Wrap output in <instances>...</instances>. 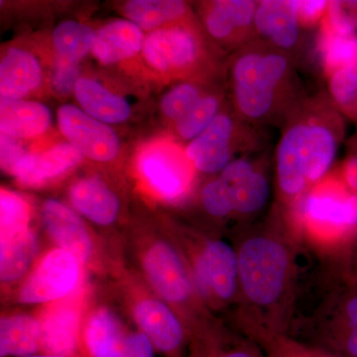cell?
<instances>
[{
	"instance_id": "cell-41",
	"label": "cell",
	"mask_w": 357,
	"mask_h": 357,
	"mask_svg": "<svg viewBox=\"0 0 357 357\" xmlns=\"http://www.w3.org/2000/svg\"><path fill=\"white\" fill-rule=\"evenodd\" d=\"M1 168L6 173H13L21 159L29 151L23 148L21 140L1 133Z\"/></svg>"
},
{
	"instance_id": "cell-29",
	"label": "cell",
	"mask_w": 357,
	"mask_h": 357,
	"mask_svg": "<svg viewBox=\"0 0 357 357\" xmlns=\"http://www.w3.org/2000/svg\"><path fill=\"white\" fill-rule=\"evenodd\" d=\"M96 30L76 20L59 23L52 32V46L55 59L79 64L93 51Z\"/></svg>"
},
{
	"instance_id": "cell-1",
	"label": "cell",
	"mask_w": 357,
	"mask_h": 357,
	"mask_svg": "<svg viewBox=\"0 0 357 357\" xmlns=\"http://www.w3.org/2000/svg\"><path fill=\"white\" fill-rule=\"evenodd\" d=\"M243 234L237 244L238 319L251 340L289 333L297 298V241L285 220Z\"/></svg>"
},
{
	"instance_id": "cell-44",
	"label": "cell",
	"mask_w": 357,
	"mask_h": 357,
	"mask_svg": "<svg viewBox=\"0 0 357 357\" xmlns=\"http://www.w3.org/2000/svg\"><path fill=\"white\" fill-rule=\"evenodd\" d=\"M25 357H65L59 356H51V354H35V356H25Z\"/></svg>"
},
{
	"instance_id": "cell-28",
	"label": "cell",
	"mask_w": 357,
	"mask_h": 357,
	"mask_svg": "<svg viewBox=\"0 0 357 357\" xmlns=\"http://www.w3.org/2000/svg\"><path fill=\"white\" fill-rule=\"evenodd\" d=\"M36 237L30 229L0 236V278L9 283L25 274L36 253Z\"/></svg>"
},
{
	"instance_id": "cell-12",
	"label": "cell",
	"mask_w": 357,
	"mask_h": 357,
	"mask_svg": "<svg viewBox=\"0 0 357 357\" xmlns=\"http://www.w3.org/2000/svg\"><path fill=\"white\" fill-rule=\"evenodd\" d=\"M79 262L62 248L46 255L20 289V300L25 304L51 302L65 297L77 286Z\"/></svg>"
},
{
	"instance_id": "cell-11",
	"label": "cell",
	"mask_w": 357,
	"mask_h": 357,
	"mask_svg": "<svg viewBox=\"0 0 357 357\" xmlns=\"http://www.w3.org/2000/svg\"><path fill=\"white\" fill-rule=\"evenodd\" d=\"M138 167L147 185L168 202L180 201L189 194L196 171L185 148L173 142L148 148L139 157Z\"/></svg>"
},
{
	"instance_id": "cell-33",
	"label": "cell",
	"mask_w": 357,
	"mask_h": 357,
	"mask_svg": "<svg viewBox=\"0 0 357 357\" xmlns=\"http://www.w3.org/2000/svg\"><path fill=\"white\" fill-rule=\"evenodd\" d=\"M328 96L340 112L357 119V60L326 77Z\"/></svg>"
},
{
	"instance_id": "cell-43",
	"label": "cell",
	"mask_w": 357,
	"mask_h": 357,
	"mask_svg": "<svg viewBox=\"0 0 357 357\" xmlns=\"http://www.w3.org/2000/svg\"><path fill=\"white\" fill-rule=\"evenodd\" d=\"M351 271L352 277H354V281H356L357 285V249L356 255H354V261H352V264L351 266Z\"/></svg>"
},
{
	"instance_id": "cell-35",
	"label": "cell",
	"mask_w": 357,
	"mask_h": 357,
	"mask_svg": "<svg viewBox=\"0 0 357 357\" xmlns=\"http://www.w3.org/2000/svg\"><path fill=\"white\" fill-rule=\"evenodd\" d=\"M319 30L337 36H357V1H330Z\"/></svg>"
},
{
	"instance_id": "cell-15",
	"label": "cell",
	"mask_w": 357,
	"mask_h": 357,
	"mask_svg": "<svg viewBox=\"0 0 357 357\" xmlns=\"http://www.w3.org/2000/svg\"><path fill=\"white\" fill-rule=\"evenodd\" d=\"M84 156L70 143L61 142L39 152H28L11 173L18 184L38 188L62 177L83 162Z\"/></svg>"
},
{
	"instance_id": "cell-17",
	"label": "cell",
	"mask_w": 357,
	"mask_h": 357,
	"mask_svg": "<svg viewBox=\"0 0 357 357\" xmlns=\"http://www.w3.org/2000/svg\"><path fill=\"white\" fill-rule=\"evenodd\" d=\"M301 29L296 1L262 0L255 13V30L258 39L279 50L291 52L299 46Z\"/></svg>"
},
{
	"instance_id": "cell-10",
	"label": "cell",
	"mask_w": 357,
	"mask_h": 357,
	"mask_svg": "<svg viewBox=\"0 0 357 357\" xmlns=\"http://www.w3.org/2000/svg\"><path fill=\"white\" fill-rule=\"evenodd\" d=\"M59 131L66 142L83 155L84 158L96 163H112L119 158L122 143L119 134L109 124L93 119L81 107L73 103L59 107Z\"/></svg>"
},
{
	"instance_id": "cell-42",
	"label": "cell",
	"mask_w": 357,
	"mask_h": 357,
	"mask_svg": "<svg viewBox=\"0 0 357 357\" xmlns=\"http://www.w3.org/2000/svg\"><path fill=\"white\" fill-rule=\"evenodd\" d=\"M337 172L345 187L357 194V153L349 155Z\"/></svg>"
},
{
	"instance_id": "cell-39",
	"label": "cell",
	"mask_w": 357,
	"mask_h": 357,
	"mask_svg": "<svg viewBox=\"0 0 357 357\" xmlns=\"http://www.w3.org/2000/svg\"><path fill=\"white\" fill-rule=\"evenodd\" d=\"M81 77V68L77 63L57 60L54 62L50 75V86L59 98L74 95L75 86Z\"/></svg>"
},
{
	"instance_id": "cell-32",
	"label": "cell",
	"mask_w": 357,
	"mask_h": 357,
	"mask_svg": "<svg viewBox=\"0 0 357 357\" xmlns=\"http://www.w3.org/2000/svg\"><path fill=\"white\" fill-rule=\"evenodd\" d=\"M324 77L357 60V36L344 37L319 31L317 41Z\"/></svg>"
},
{
	"instance_id": "cell-13",
	"label": "cell",
	"mask_w": 357,
	"mask_h": 357,
	"mask_svg": "<svg viewBox=\"0 0 357 357\" xmlns=\"http://www.w3.org/2000/svg\"><path fill=\"white\" fill-rule=\"evenodd\" d=\"M218 178L229 190L234 215L250 218L266 206L270 195L269 180L259 162L243 155L225 167Z\"/></svg>"
},
{
	"instance_id": "cell-36",
	"label": "cell",
	"mask_w": 357,
	"mask_h": 357,
	"mask_svg": "<svg viewBox=\"0 0 357 357\" xmlns=\"http://www.w3.org/2000/svg\"><path fill=\"white\" fill-rule=\"evenodd\" d=\"M190 357H266L255 340L243 337L230 338L223 344H197Z\"/></svg>"
},
{
	"instance_id": "cell-3",
	"label": "cell",
	"mask_w": 357,
	"mask_h": 357,
	"mask_svg": "<svg viewBox=\"0 0 357 357\" xmlns=\"http://www.w3.org/2000/svg\"><path fill=\"white\" fill-rule=\"evenodd\" d=\"M227 76L232 109L257 128H283L307 98L293 56L260 39L231 54Z\"/></svg>"
},
{
	"instance_id": "cell-40",
	"label": "cell",
	"mask_w": 357,
	"mask_h": 357,
	"mask_svg": "<svg viewBox=\"0 0 357 357\" xmlns=\"http://www.w3.org/2000/svg\"><path fill=\"white\" fill-rule=\"evenodd\" d=\"M328 2L321 0H296L298 17L303 29H312L321 25L325 17Z\"/></svg>"
},
{
	"instance_id": "cell-14",
	"label": "cell",
	"mask_w": 357,
	"mask_h": 357,
	"mask_svg": "<svg viewBox=\"0 0 357 357\" xmlns=\"http://www.w3.org/2000/svg\"><path fill=\"white\" fill-rule=\"evenodd\" d=\"M144 269L162 298L176 305L191 299L192 281L177 251L165 243H157L147 251Z\"/></svg>"
},
{
	"instance_id": "cell-30",
	"label": "cell",
	"mask_w": 357,
	"mask_h": 357,
	"mask_svg": "<svg viewBox=\"0 0 357 357\" xmlns=\"http://www.w3.org/2000/svg\"><path fill=\"white\" fill-rule=\"evenodd\" d=\"M225 109V95L222 91L211 89L204 96L198 105L172 126L178 139L191 142L204 132Z\"/></svg>"
},
{
	"instance_id": "cell-20",
	"label": "cell",
	"mask_w": 357,
	"mask_h": 357,
	"mask_svg": "<svg viewBox=\"0 0 357 357\" xmlns=\"http://www.w3.org/2000/svg\"><path fill=\"white\" fill-rule=\"evenodd\" d=\"M146 33L126 18L109 21L96 30L91 55L102 66H114L141 55Z\"/></svg>"
},
{
	"instance_id": "cell-6",
	"label": "cell",
	"mask_w": 357,
	"mask_h": 357,
	"mask_svg": "<svg viewBox=\"0 0 357 357\" xmlns=\"http://www.w3.org/2000/svg\"><path fill=\"white\" fill-rule=\"evenodd\" d=\"M316 307L289 335L337 357H357V285L351 268L328 279Z\"/></svg>"
},
{
	"instance_id": "cell-23",
	"label": "cell",
	"mask_w": 357,
	"mask_h": 357,
	"mask_svg": "<svg viewBox=\"0 0 357 357\" xmlns=\"http://www.w3.org/2000/svg\"><path fill=\"white\" fill-rule=\"evenodd\" d=\"M79 314L76 306L61 305L50 310L41 324V351L65 357H86L79 335Z\"/></svg>"
},
{
	"instance_id": "cell-27",
	"label": "cell",
	"mask_w": 357,
	"mask_h": 357,
	"mask_svg": "<svg viewBox=\"0 0 357 357\" xmlns=\"http://www.w3.org/2000/svg\"><path fill=\"white\" fill-rule=\"evenodd\" d=\"M41 325L31 317H6L0 323V356L25 357L41 351Z\"/></svg>"
},
{
	"instance_id": "cell-34",
	"label": "cell",
	"mask_w": 357,
	"mask_h": 357,
	"mask_svg": "<svg viewBox=\"0 0 357 357\" xmlns=\"http://www.w3.org/2000/svg\"><path fill=\"white\" fill-rule=\"evenodd\" d=\"M255 342L266 357H337L288 333L262 335Z\"/></svg>"
},
{
	"instance_id": "cell-37",
	"label": "cell",
	"mask_w": 357,
	"mask_h": 357,
	"mask_svg": "<svg viewBox=\"0 0 357 357\" xmlns=\"http://www.w3.org/2000/svg\"><path fill=\"white\" fill-rule=\"evenodd\" d=\"M1 236L29 229V204L18 195L1 190L0 196Z\"/></svg>"
},
{
	"instance_id": "cell-25",
	"label": "cell",
	"mask_w": 357,
	"mask_h": 357,
	"mask_svg": "<svg viewBox=\"0 0 357 357\" xmlns=\"http://www.w3.org/2000/svg\"><path fill=\"white\" fill-rule=\"evenodd\" d=\"M121 13L145 33L195 18L191 6L178 0H130L122 6Z\"/></svg>"
},
{
	"instance_id": "cell-2",
	"label": "cell",
	"mask_w": 357,
	"mask_h": 357,
	"mask_svg": "<svg viewBox=\"0 0 357 357\" xmlns=\"http://www.w3.org/2000/svg\"><path fill=\"white\" fill-rule=\"evenodd\" d=\"M344 132L340 110L326 93L307 98L294 110L275 152L283 217L291 215L307 191L331 172Z\"/></svg>"
},
{
	"instance_id": "cell-5",
	"label": "cell",
	"mask_w": 357,
	"mask_h": 357,
	"mask_svg": "<svg viewBox=\"0 0 357 357\" xmlns=\"http://www.w3.org/2000/svg\"><path fill=\"white\" fill-rule=\"evenodd\" d=\"M215 49L195 17L147 33L141 57L166 81L213 84L220 70Z\"/></svg>"
},
{
	"instance_id": "cell-19",
	"label": "cell",
	"mask_w": 357,
	"mask_h": 357,
	"mask_svg": "<svg viewBox=\"0 0 357 357\" xmlns=\"http://www.w3.org/2000/svg\"><path fill=\"white\" fill-rule=\"evenodd\" d=\"M44 69L37 56L27 49L11 46L2 52L0 60V96L27 100L44 83Z\"/></svg>"
},
{
	"instance_id": "cell-38",
	"label": "cell",
	"mask_w": 357,
	"mask_h": 357,
	"mask_svg": "<svg viewBox=\"0 0 357 357\" xmlns=\"http://www.w3.org/2000/svg\"><path fill=\"white\" fill-rule=\"evenodd\" d=\"M201 201L204 211L211 217L227 218L234 215L229 190L218 177L204 185Z\"/></svg>"
},
{
	"instance_id": "cell-26",
	"label": "cell",
	"mask_w": 357,
	"mask_h": 357,
	"mask_svg": "<svg viewBox=\"0 0 357 357\" xmlns=\"http://www.w3.org/2000/svg\"><path fill=\"white\" fill-rule=\"evenodd\" d=\"M128 335L114 314L100 310L86 326L84 344L91 357H131Z\"/></svg>"
},
{
	"instance_id": "cell-8",
	"label": "cell",
	"mask_w": 357,
	"mask_h": 357,
	"mask_svg": "<svg viewBox=\"0 0 357 357\" xmlns=\"http://www.w3.org/2000/svg\"><path fill=\"white\" fill-rule=\"evenodd\" d=\"M192 283L203 299L238 307L239 282L236 249L225 241L211 239L192 260Z\"/></svg>"
},
{
	"instance_id": "cell-7",
	"label": "cell",
	"mask_w": 357,
	"mask_h": 357,
	"mask_svg": "<svg viewBox=\"0 0 357 357\" xmlns=\"http://www.w3.org/2000/svg\"><path fill=\"white\" fill-rule=\"evenodd\" d=\"M262 129L255 128L238 116L234 109H225L185 148L188 159L196 171L220 173L238 153L260 151Z\"/></svg>"
},
{
	"instance_id": "cell-4",
	"label": "cell",
	"mask_w": 357,
	"mask_h": 357,
	"mask_svg": "<svg viewBox=\"0 0 357 357\" xmlns=\"http://www.w3.org/2000/svg\"><path fill=\"white\" fill-rule=\"evenodd\" d=\"M283 218L297 241L304 239L312 248L331 255L357 236V194L349 191L333 171Z\"/></svg>"
},
{
	"instance_id": "cell-21",
	"label": "cell",
	"mask_w": 357,
	"mask_h": 357,
	"mask_svg": "<svg viewBox=\"0 0 357 357\" xmlns=\"http://www.w3.org/2000/svg\"><path fill=\"white\" fill-rule=\"evenodd\" d=\"M42 217L52 238L79 263L88 261L91 255V241L84 222L74 211L56 199L43 204Z\"/></svg>"
},
{
	"instance_id": "cell-16",
	"label": "cell",
	"mask_w": 357,
	"mask_h": 357,
	"mask_svg": "<svg viewBox=\"0 0 357 357\" xmlns=\"http://www.w3.org/2000/svg\"><path fill=\"white\" fill-rule=\"evenodd\" d=\"M134 316L157 351L168 357H185L188 337L184 326L170 307L160 301L143 300L135 307Z\"/></svg>"
},
{
	"instance_id": "cell-9",
	"label": "cell",
	"mask_w": 357,
	"mask_h": 357,
	"mask_svg": "<svg viewBox=\"0 0 357 357\" xmlns=\"http://www.w3.org/2000/svg\"><path fill=\"white\" fill-rule=\"evenodd\" d=\"M258 1L253 0H213L198 6L206 36L222 52H236L258 39L255 13Z\"/></svg>"
},
{
	"instance_id": "cell-24",
	"label": "cell",
	"mask_w": 357,
	"mask_h": 357,
	"mask_svg": "<svg viewBox=\"0 0 357 357\" xmlns=\"http://www.w3.org/2000/svg\"><path fill=\"white\" fill-rule=\"evenodd\" d=\"M73 206L84 218L96 225H112L119 217L121 202L102 178L84 177L76 181L70 189Z\"/></svg>"
},
{
	"instance_id": "cell-22",
	"label": "cell",
	"mask_w": 357,
	"mask_h": 357,
	"mask_svg": "<svg viewBox=\"0 0 357 357\" xmlns=\"http://www.w3.org/2000/svg\"><path fill=\"white\" fill-rule=\"evenodd\" d=\"M53 114L44 103L0 98V130L20 140L35 139L51 128Z\"/></svg>"
},
{
	"instance_id": "cell-31",
	"label": "cell",
	"mask_w": 357,
	"mask_h": 357,
	"mask_svg": "<svg viewBox=\"0 0 357 357\" xmlns=\"http://www.w3.org/2000/svg\"><path fill=\"white\" fill-rule=\"evenodd\" d=\"M210 84L191 81L174 84L160 98L159 109L162 116L174 126L213 89Z\"/></svg>"
},
{
	"instance_id": "cell-18",
	"label": "cell",
	"mask_w": 357,
	"mask_h": 357,
	"mask_svg": "<svg viewBox=\"0 0 357 357\" xmlns=\"http://www.w3.org/2000/svg\"><path fill=\"white\" fill-rule=\"evenodd\" d=\"M73 96L77 107L109 126L126 123L132 117L131 100L95 77H79Z\"/></svg>"
}]
</instances>
